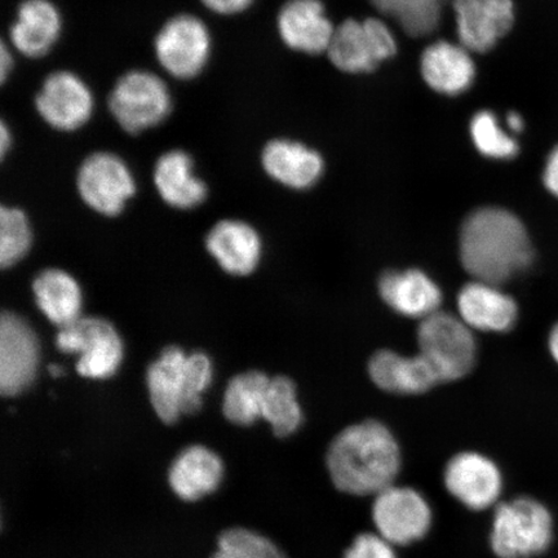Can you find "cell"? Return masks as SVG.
Listing matches in <instances>:
<instances>
[{
    "label": "cell",
    "mask_w": 558,
    "mask_h": 558,
    "mask_svg": "<svg viewBox=\"0 0 558 558\" xmlns=\"http://www.w3.org/2000/svg\"><path fill=\"white\" fill-rule=\"evenodd\" d=\"M460 260L476 281L499 286L532 265L534 250L518 216L486 207L472 213L460 230Z\"/></svg>",
    "instance_id": "6da1fadb"
},
{
    "label": "cell",
    "mask_w": 558,
    "mask_h": 558,
    "mask_svg": "<svg viewBox=\"0 0 558 558\" xmlns=\"http://www.w3.org/2000/svg\"><path fill=\"white\" fill-rule=\"evenodd\" d=\"M327 469L340 492L359 497L379 494L392 486L400 473L399 444L379 422L351 425L330 445Z\"/></svg>",
    "instance_id": "7a4b0ae2"
},
{
    "label": "cell",
    "mask_w": 558,
    "mask_h": 558,
    "mask_svg": "<svg viewBox=\"0 0 558 558\" xmlns=\"http://www.w3.org/2000/svg\"><path fill=\"white\" fill-rule=\"evenodd\" d=\"M213 380V364L202 352L186 354L179 347L166 348L146 374L149 397L156 414L166 424L181 415L198 413L202 395Z\"/></svg>",
    "instance_id": "3957f363"
},
{
    "label": "cell",
    "mask_w": 558,
    "mask_h": 558,
    "mask_svg": "<svg viewBox=\"0 0 558 558\" xmlns=\"http://www.w3.org/2000/svg\"><path fill=\"white\" fill-rule=\"evenodd\" d=\"M553 539V514L538 500L522 497L499 505L495 511L490 543L499 558L539 556Z\"/></svg>",
    "instance_id": "277c9868"
},
{
    "label": "cell",
    "mask_w": 558,
    "mask_h": 558,
    "mask_svg": "<svg viewBox=\"0 0 558 558\" xmlns=\"http://www.w3.org/2000/svg\"><path fill=\"white\" fill-rule=\"evenodd\" d=\"M417 343L442 383L464 378L476 364L477 344L472 329L451 313L437 311L423 318Z\"/></svg>",
    "instance_id": "5b68a950"
},
{
    "label": "cell",
    "mask_w": 558,
    "mask_h": 558,
    "mask_svg": "<svg viewBox=\"0 0 558 558\" xmlns=\"http://www.w3.org/2000/svg\"><path fill=\"white\" fill-rule=\"evenodd\" d=\"M56 345L62 353L78 355L76 372L87 379L111 378L123 361L120 333L104 318L81 317L61 327Z\"/></svg>",
    "instance_id": "8992f818"
},
{
    "label": "cell",
    "mask_w": 558,
    "mask_h": 558,
    "mask_svg": "<svg viewBox=\"0 0 558 558\" xmlns=\"http://www.w3.org/2000/svg\"><path fill=\"white\" fill-rule=\"evenodd\" d=\"M109 109L129 134L156 128L171 110L170 90L158 75L134 70L121 76L109 96Z\"/></svg>",
    "instance_id": "52a82bcc"
},
{
    "label": "cell",
    "mask_w": 558,
    "mask_h": 558,
    "mask_svg": "<svg viewBox=\"0 0 558 558\" xmlns=\"http://www.w3.org/2000/svg\"><path fill=\"white\" fill-rule=\"evenodd\" d=\"M397 52L395 35L378 19L347 20L335 29L327 53L347 73H367Z\"/></svg>",
    "instance_id": "ba28073f"
},
{
    "label": "cell",
    "mask_w": 558,
    "mask_h": 558,
    "mask_svg": "<svg viewBox=\"0 0 558 558\" xmlns=\"http://www.w3.org/2000/svg\"><path fill=\"white\" fill-rule=\"evenodd\" d=\"M375 497L373 520L384 539L393 546H408L428 533L430 507L414 488L392 485Z\"/></svg>",
    "instance_id": "9c48e42d"
},
{
    "label": "cell",
    "mask_w": 558,
    "mask_h": 558,
    "mask_svg": "<svg viewBox=\"0 0 558 558\" xmlns=\"http://www.w3.org/2000/svg\"><path fill=\"white\" fill-rule=\"evenodd\" d=\"M156 56L167 73L179 80L197 76L207 64L211 38L202 20L180 15L167 21L156 38Z\"/></svg>",
    "instance_id": "30bf717a"
},
{
    "label": "cell",
    "mask_w": 558,
    "mask_h": 558,
    "mask_svg": "<svg viewBox=\"0 0 558 558\" xmlns=\"http://www.w3.org/2000/svg\"><path fill=\"white\" fill-rule=\"evenodd\" d=\"M76 185L95 211L117 216L136 192L134 178L123 160L111 153H95L82 163Z\"/></svg>",
    "instance_id": "8fae6325"
},
{
    "label": "cell",
    "mask_w": 558,
    "mask_h": 558,
    "mask_svg": "<svg viewBox=\"0 0 558 558\" xmlns=\"http://www.w3.org/2000/svg\"><path fill=\"white\" fill-rule=\"evenodd\" d=\"M39 343L32 327L16 314L0 318V392L15 397L29 388L38 372Z\"/></svg>",
    "instance_id": "7c38bea8"
},
{
    "label": "cell",
    "mask_w": 558,
    "mask_h": 558,
    "mask_svg": "<svg viewBox=\"0 0 558 558\" xmlns=\"http://www.w3.org/2000/svg\"><path fill=\"white\" fill-rule=\"evenodd\" d=\"M35 108L44 121L59 131H75L85 125L94 110V97L86 83L70 72L48 75Z\"/></svg>",
    "instance_id": "4fadbf2b"
},
{
    "label": "cell",
    "mask_w": 558,
    "mask_h": 558,
    "mask_svg": "<svg viewBox=\"0 0 558 558\" xmlns=\"http://www.w3.org/2000/svg\"><path fill=\"white\" fill-rule=\"evenodd\" d=\"M460 45L470 52L484 53L512 29V0H453Z\"/></svg>",
    "instance_id": "5bb4252c"
},
{
    "label": "cell",
    "mask_w": 558,
    "mask_h": 558,
    "mask_svg": "<svg viewBox=\"0 0 558 558\" xmlns=\"http://www.w3.org/2000/svg\"><path fill=\"white\" fill-rule=\"evenodd\" d=\"M445 485L460 504L483 511L497 504L501 474L490 459L477 452H462L446 466Z\"/></svg>",
    "instance_id": "9a60e30c"
},
{
    "label": "cell",
    "mask_w": 558,
    "mask_h": 558,
    "mask_svg": "<svg viewBox=\"0 0 558 558\" xmlns=\"http://www.w3.org/2000/svg\"><path fill=\"white\" fill-rule=\"evenodd\" d=\"M278 31L292 50L311 54L327 52L335 33L319 0H289L279 12Z\"/></svg>",
    "instance_id": "2e32d148"
},
{
    "label": "cell",
    "mask_w": 558,
    "mask_h": 558,
    "mask_svg": "<svg viewBox=\"0 0 558 558\" xmlns=\"http://www.w3.org/2000/svg\"><path fill=\"white\" fill-rule=\"evenodd\" d=\"M459 316L472 330L506 332L518 319V305L498 286L474 281L458 296Z\"/></svg>",
    "instance_id": "e0dca14e"
},
{
    "label": "cell",
    "mask_w": 558,
    "mask_h": 558,
    "mask_svg": "<svg viewBox=\"0 0 558 558\" xmlns=\"http://www.w3.org/2000/svg\"><path fill=\"white\" fill-rule=\"evenodd\" d=\"M208 253L229 275L248 276L262 256V241L256 230L240 220H222L208 233Z\"/></svg>",
    "instance_id": "ac0fdd59"
},
{
    "label": "cell",
    "mask_w": 558,
    "mask_h": 558,
    "mask_svg": "<svg viewBox=\"0 0 558 558\" xmlns=\"http://www.w3.org/2000/svg\"><path fill=\"white\" fill-rule=\"evenodd\" d=\"M368 373L376 386L390 393L421 395L442 383L421 353L402 357L392 351H379L369 361Z\"/></svg>",
    "instance_id": "d6986e66"
},
{
    "label": "cell",
    "mask_w": 558,
    "mask_h": 558,
    "mask_svg": "<svg viewBox=\"0 0 558 558\" xmlns=\"http://www.w3.org/2000/svg\"><path fill=\"white\" fill-rule=\"evenodd\" d=\"M380 295L390 308L411 318H425L439 311L441 290L417 269L387 271L380 278Z\"/></svg>",
    "instance_id": "ffe728a7"
},
{
    "label": "cell",
    "mask_w": 558,
    "mask_h": 558,
    "mask_svg": "<svg viewBox=\"0 0 558 558\" xmlns=\"http://www.w3.org/2000/svg\"><path fill=\"white\" fill-rule=\"evenodd\" d=\"M422 74L427 85L439 94L456 96L472 86L476 66L462 45L439 40L422 54Z\"/></svg>",
    "instance_id": "44dd1931"
},
{
    "label": "cell",
    "mask_w": 558,
    "mask_h": 558,
    "mask_svg": "<svg viewBox=\"0 0 558 558\" xmlns=\"http://www.w3.org/2000/svg\"><path fill=\"white\" fill-rule=\"evenodd\" d=\"M225 476V465L218 453L202 445H193L179 453L169 473L174 494L185 501L207 497L219 487Z\"/></svg>",
    "instance_id": "7402d4cb"
},
{
    "label": "cell",
    "mask_w": 558,
    "mask_h": 558,
    "mask_svg": "<svg viewBox=\"0 0 558 558\" xmlns=\"http://www.w3.org/2000/svg\"><path fill=\"white\" fill-rule=\"evenodd\" d=\"M262 162L270 178L294 190H308L324 172V160L317 151L290 140L268 143Z\"/></svg>",
    "instance_id": "603a6c76"
},
{
    "label": "cell",
    "mask_w": 558,
    "mask_h": 558,
    "mask_svg": "<svg viewBox=\"0 0 558 558\" xmlns=\"http://www.w3.org/2000/svg\"><path fill=\"white\" fill-rule=\"evenodd\" d=\"M61 32V16L50 0H25L20 5L10 37L26 58L37 59L51 50Z\"/></svg>",
    "instance_id": "cb8c5ba5"
},
{
    "label": "cell",
    "mask_w": 558,
    "mask_h": 558,
    "mask_svg": "<svg viewBox=\"0 0 558 558\" xmlns=\"http://www.w3.org/2000/svg\"><path fill=\"white\" fill-rule=\"evenodd\" d=\"M155 183L166 204L181 209L197 207L207 197V186L193 173V160L183 150L165 153L157 160Z\"/></svg>",
    "instance_id": "d4e9b609"
},
{
    "label": "cell",
    "mask_w": 558,
    "mask_h": 558,
    "mask_svg": "<svg viewBox=\"0 0 558 558\" xmlns=\"http://www.w3.org/2000/svg\"><path fill=\"white\" fill-rule=\"evenodd\" d=\"M35 302L52 324L61 327L81 318L83 304L78 282L61 269H47L33 283Z\"/></svg>",
    "instance_id": "484cf974"
},
{
    "label": "cell",
    "mask_w": 558,
    "mask_h": 558,
    "mask_svg": "<svg viewBox=\"0 0 558 558\" xmlns=\"http://www.w3.org/2000/svg\"><path fill=\"white\" fill-rule=\"evenodd\" d=\"M270 379L262 372H247L228 383L222 413L229 422L248 427L263 417Z\"/></svg>",
    "instance_id": "4316f807"
},
{
    "label": "cell",
    "mask_w": 558,
    "mask_h": 558,
    "mask_svg": "<svg viewBox=\"0 0 558 558\" xmlns=\"http://www.w3.org/2000/svg\"><path fill=\"white\" fill-rule=\"evenodd\" d=\"M376 10L392 17L411 37L437 29L446 0H369Z\"/></svg>",
    "instance_id": "83f0119b"
},
{
    "label": "cell",
    "mask_w": 558,
    "mask_h": 558,
    "mask_svg": "<svg viewBox=\"0 0 558 558\" xmlns=\"http://www.w3.org/2000/svg\"><path fill=\"white\" fill-rule=\"evenodd\" d=\"M263 418L270 424L277 437L295 434L303 423V411L298 402L294 381L286 376H276L270 379L264 402Z\"/></svg>",
    "instance_id": "f1b7e54d"
},
{
    "label": "cell",
    "mask_w": 558,
    "mask_h": 558,
    "mask_svg": "<svg viewBox=\"0 0 558 558\" xmlns=\"http://www.w3.org/2000/svg\"><path fill=\"white\" fill-rule=\"evenodd\" d=\"M32 229L26 215L19 208L0 209V264L10 268L27 254L32 246Z\"/></svg>",
    "instance_id": "f546056e"
},
{
    "label": "cell",
    "mask_w": 558,
    "mask_h": 558,
    "mask_svg": "<svg viewBox=\"0 0 558 558\" xmlns=\"http://www.w3.org/2000/svg\"><path fill=\"white\" fill-rule=\"evenodd\" d=\"M471 136L481 155L494 159H511L519 155V143L500 128L492 111H480L471 122Z\"/></svg>",
    "instance_id": "4dcf8cb0"
},
{
    "label": "cell",
    "mask_w": 558,
    "mask_h": 558,
    "mask_svg": "<svg viewBox=\"0 0 558 558\" xmlns=\"http://www.w3.org/2000/svg\"><path fill=\"white\" fill-rule=\"evenodd\" d=\"M211 558H288L276 544L253 530L234 527L219 536Z\"/></svg>",
    "instance_id": "1f68e13d"
},
{
    "label": "cell",
    "mask_w": 558,
    "mask_h": 558,
    "mask_svg": "<svg viewBox=\"0 0 558 558\" xmlns=\"http://www.w3.org/2000/svg\"><path fill=\"white\" fill-rule=\"evenodd\" d=\"M392 546L379 534H361L348 548L344 558H396Z\"/></svg>",
    "instance_id": "d6a6232c"
},
{
    "label": "cell",
    "mask_w": 558,
    "mask_h": 558,
    "mask_svg": "<svg viewBox=\"0 0 558 558\" xmlns=\"http://www.w3.org/2000/svg\"><path fill=\"white\" fill-rule=\"evenodd\" d=\"M208 10L220 13V15H235V13L247 10L254 0H201Z\"/></svg>",
    "instance_id": "836d02e7"
},
{
    "label": "cell",
    "mask_w": 558,
    "mask_h": 558,
    "mask_svg": "<svg viewBox=\"0 0 558 558\" xmlns=\"http://www.w3.org/2000/svg\"><path fill=\"white\" fill-rule=\"evenodd\" d=\"M543 181L547 190L558 198V145L549 153Z\"/></svg>",
    "instance_id": "e575fe53"
},
{
    "label": "cell",
    "mask_w": 558,
    "mask_h": 558,
    "mask_svg": "<svg viewBox=\"0 0 558 558\" xmlns=\"http://www.w3.org/2000/svg\"><path fill=\"white\" fill-rule=\"evenodd\" d=\"M12 69V56L9 50H7V46L2 44V51H0V76H2V82L4 83L7 80V75L11 72Z\"/></svg>",
    "instance_id": "d590c367"
},
{
    "label": "cell",
    "mask_w": 558,
    "mask_h": 558,
    "mask_svg": "<svg viewBox=\"0 0 558 558\" xmlns=\"http://www.w3.org/2000/svg\"><path fill=\"white\" fill-rule=\"evenodd\" d=\"M507 125L513 134H520L523 128H525V122H523V118L519 113H509L507 117Z\"/></svg>",
    "instance_id": "8d00e7d4"
},
{
    "label": "cell",
    "mask_w": 558,
    "mask_h": 558,
    "mask_svg": "<svg viewBox=\"0 0 558 558\" xmlns=\"http://www.w3.org/2000/svg\"><path fill=\"white\" fill-rule=\"evenodd\" d=\"M11 146V135L10 130L7 129L4 122L0 125V153H2V157H5L7 150L10 149Z\"/></svg>",
    "instance_id": "74e56055"
},
{
    "label": "cell",
    "mask_w": 558,
    "mask_h": 558,
    "mask_svg": "<svg viewBox=\"0 0 558 558\" xmlns=\"http://www.w3.org/2000/svg\"><path fill=\"white\" fill-rule=\"evenodd\" d=\"M549 348L550 353H553L554 359L557 361L558 364V324L554 327L553 332H550Z\"/></svg>",
    "instance_id": "f35d334b"
},
{
    "label": "cell",
    "mask_w": 558,
    "mask_h": 558,
    "mask_svg": "<svg viewBox=\"0 0 558 558\" xmlns=\"http://www.w3.org/2000/svg\"><path fill=\"white\" fill-rule=\"evenodd\" d=\"M48 372H50V374H51V376H53V378H60V376L64 375V368H62L59 365H52V366L48 367Z\"/></svg>",
    "instance_id": "ab89813d"
}]
</instances>
